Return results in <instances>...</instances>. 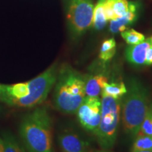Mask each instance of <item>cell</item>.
I'll use <instances>...</instances> for the list:
<instances>
[{
    "mask_svg": "<svg viewBox=\"0 0 152 152\" xmlns=\"http://www.w3.org/2000/svg\"><path fill=\"white\" fill-rule=\"evenodd\" d=\"M52 119L47 106H37L24 115L19 134L27 152H54Z\"/></svg>",
    "mask_w": 152,
    "mask_h": 152,
    "instance_id": "cell-1",
    "label": "cell"
},
{
    "mask_svg": "<svg viewBox=\"0 0 152 152\" xmlns=\"http://www.w3.org/2000/svg\"><path fill=\"white\" fill-rule=\"evenodd\" d=\"M54 90L56 109L66 114H74L84 100L85 76L64 64L58 68Z\"/></svg>",
    "mask_w": 152,
    "mask_h": 152,
    "instance_id": "cell-2",
    "label": "cell"
},
{
    "mask_svg": "<svg viewBox=\"0 0 152 152\" xmlns=\"http://www.w3.org/2000/svg\"><path fill=\"white\" fill-rule=\"evenodd\" d=\"M127 92L122 97L121 115L125 132L136 137L149 106V92L137 78L132 77L126 85Z\"/></svg>",
    "mask_w": 152,
    "mask_h": 152,
    "instance_id": "cell-3",
    "label": "cell"
},
{
    "mask_svg": "<svg viewBox=\"0 0 152 152\" xmlns=\"http://www.w3.org/2000/svg\"><path fill=\"white\" fill-rule=\"evenodd\" d=\"M102 113L98 128L94 134L102 149H111L116 141L121 116L122 97L102 96Z\"/></svg>",
    "mask_w": 152,
    "mask_h": 152,
    "instance_id": "cell-4",
    "label": "cell"
},
{
    "mask_svg": "<svg viewBox=\"0 0 152 152\" xmlns=\"http://www.w3.org/2000/svg\"><path fill=\"white\" fill-rule=\"evenodd\" d=\"M66 27L73 41L79 40L92 27L94 0H61Z\"/></svg>",
    "mask_w": 152,
    "mask_h": 152,
    "instance_id": "cell-5",
    "label": "cell"
},
{
    "mask_svg": "<svg viewBox=\"0 0 152 152\" xmlns=\"http://www.w3.org/2000/svg\"><path fill=\"white\" fill-rule=\"evenodd\" d=\"M101 113L102 100L99 96H86L75 113L82 126L94 133L99 125Z\"/></svg>",
    "mask_w": 152,
    "mask_h": 152,
    "instance_id": "cell-6",
    "label": "cell"
},
{
    "mask_svg": "<svg viewBox=\"0 0 152 152\" xmlns=\"http://www.w3.org/2000/svg\"><path fill=\"white\" fill-rule=\"evenodd\" d=\"M142 4L140 1H130L128 11L119 18L109 21V32L112 34L121 33L130 28L132 25L137 22L141 14Z\"/></svg>",
    "mask_w": 152,
    "mask_h": 152,
    "instance_id": "cell-7",
    "label": "cell"
},
{
    "mask_svg": "<svg viewBox=\"0 0 152 152\" xmlns=\"http://www.w3.org/2000/svg\"><path fill=\"white\" fill-rule=\"evenodd\" d=\"M58 144L61 152H89L90 143L78 134L64 130L58 135Z\"/></svg>",
    "mask_w": 152,
    "mask_h": 152,
    "instance_id": "cell-8",
    "label": "cell"
},
{
    "mask_svg": "<svg viewBox=\"0 0 152 152\" xmlns=\"http://www.w3.org/2000/svg\"><path fill=\"white\" fill-rule=\"evenodd\" d=\"M108 83L109 71L104 66L91 70L90 73L85 75V94L87 96H99Z\"/></svg>",
    "mask_w": 152,
    "mask_h": 152,
    "instance_id": "cell-9",
    "label": "cell"
},
{
    "mask_svg": "<svg viewBox=\"0 0 152 152\" xmlns=\"http://www.w3.org/2000/svg\"><path fill=\"white\" fill-rule=\"evenodd\" d=\"M151 42V36L137 45H128L125 52L126 60L134 66H145L146 54Z\"/></svg>",
    "mask_w": 152,
    "mask_h": 152,
    "instance_id": "cell-10",
    "label": "cell"
},
{
    "mask_svg": "<svg viewBox=\"0 0 152 152\" xmlns=\"http://www.w3.org/2000/svg\"><path fill=\"white\" fill-rule=\"evenodd\" d=\"M130 4L128 0H106L104 9L108 20L122 16L128 11Z\"/></svg>",
    "mask_w": 152,
    "mask_h": 152,
    "instance_id": "cell-11",
    "label": "cell"
},
{
    "mask_svg": "<svg viewBox=\"0 0 152 152\" xmlns=\"http://www.w3.org/2000/svg\"><path fill=\"white\" fill-rule=\"evenodd\" d=\"M106 0H97L94 4L92 27L96 31H100L105 28L108 23V19L106 18L104 4Z\"/></svg>",
    "mask_w": 152,
    "mask_h": 152,
    "instance_id": "cell-12",
    "label": "cell"
},
{
    "mask_svg": "<svg viewBox=\"0 0 152 152\" xmlns=\"http://www.w3.org/2000/svg\"><path fill=\"white\" fill-rule=\"evenodd\" d=\"M127 92V86L123 81L108 83L104 87L102 96H111L113 98H121Z\"/></svg>",
    "mask_w": 152,
    "mask_h": 152,
    "instance_id": "cell-13",
    "label": "cell"
},
{
    "mask_svg": "<svg viewBox=\"0 0 152 152\" xmlns=\"http://www.w3.org/2000/svg\"><path fill=\"white\" fill-rule=\"evenodd\" d=\"M116 52V42L114 38H109L103 42L100 47L99 58L102 62L107 63L111 61Z\"/></svg>",
    "mask_w": 152,
    "mask_h": 152,
    "instance_id": "cell-14",
    "label": "cell"
},
{
    "mask_svg": "<svg viewBox=\"0 0 152 152\" xmlns=\"http://www.w3.org/2000/svg\"><path fill=\"white\" fill-rule=\"evenodd\" d=\"M4 152H27L16 137L10 132H4L1 136Z\"/></svg>",
    "mask_w": 152,
    "mask_h": 152,
    "instance_id": "cell-15",
    "label": "cell"
},
{
    "mask_svg": "<svg viewBox=\"0 0 152 152\" xmlns=\"http://www.w3.org/2000/svg\"><path fill=\"white\" fill-rule=\"evenodd\" d=\"M121 37L128 45H135L143 42L146 39L143 34L137 30L128 28L121 32Z\"/></svg>",
    "mask_w": 152,
    "mask_h": 152,
    "instance_id": "cell-16",
    "label": "cell"
},
{
    "mask_svg": "<svg viewBox=\"0 0 152 152\" xmlns=\"http://www.w3.org/2000/svg\"><path fill=\"white\" fill-rule=\"evenodd\" d=\"M142 150H152V137L139 133L133 143L132 152Z\"/></svg>",
    "mask_w": 152,
    "mask_h": 152,
    "instance_id": "cell-17",
    "label": "cell"
},
{
    "mask_svg": "<svg viewBox=\"0 0 152 152\" xmlns=\"http://www.w3.org/2000/svg\"><path fill=\"white\" fill-rule=\"evenodd\" d=\"M139 133L152 137V103L149 104Z\"/></svg>",
    "mask_w": 152,
    "mask_h": 152,
    "instance_id": "cell-18",
    "label": "cell"
},
{
    "mask_svg": "<svg viewBox=\"0 0 152 152\" xmlns=\"http://www.w3.org/2000/svg\"><path fill=\"white\" fill-rule=\"evenodd\" d=\"M152 65V36L151 42L149 47H148L147 54H146L145 58V66H151Z\"/></svg>",
    "mask_w": 152,
    "mask_h": 152,
    "instance_id": "cell-19",
    "label": "cell"
},
{
    "mask_svg": "<svg viewBox=\"0 0 152 152\" xmlns=\"http://www.w3.org/2000/svg\"><path fill=\"white\" fill-rule=\"evenodd\" d=\"M0 152H4L3 140H2V138H1V137H0Z\"/></svg>",
    "mask_w": 152,
    "mask_h": 152,
    "instance_id": "cell-20",
    "label": "cell"
},
{
    "mask_svg": "<svg viewBox=\"0 0 152 152\" xmlns=\"http://www.w3.org/2000/svg\"><path fill=\"white\" fill-rule=\"evenodd\" d=\"M133 152H152V150H142V151H136Z\"/></svg>",
    "mask_w": 152,
    "mask_h": 152,
    "instance_id": "cell-21",
    "label": "cell"
},
{
    "mask_svg": "<svg viewBox=\"0 0 152 152\" xmlns=\"http://www.w3.org/2000/svg\"><path fill=\"white\" fill-rule=\"evenodd\" d=\"M97 152H110V151H97Z\"/></svg>",
    "mask_w": 152,
    "mask_h": 152,
    "instance_id": "cell-22",
    "label": "cell"
}]
</instances>
